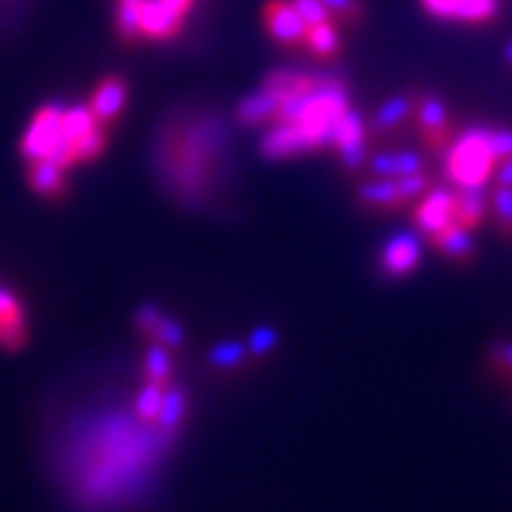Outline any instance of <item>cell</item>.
<instances>
[{
	"label": "cell",
	"instance_id": "38",
	"mask_svg": "<svg viewBox=\"0 0 512 512\" xmlns=\"http://www.w3.org/2000/svg\"><path fill=\"white\" fill-rule=\"evenodd\" d=\"M494 176H497L499 186H510L512 189V157L505 162H499L497 173H494Z\"/></svg>",
	"mask_w": 512,
	"mask_h": 512
},
{
	"label": "cell",
	"instance_id": "41",
	"mask_svg": "<svg viewBox=\"0 0 512 512\" xmlns=\"http://www.w3.org/2000/svg\"><path fill=\"white\" fill-rule=\"evenodd\" d=\"M136 3H144V0H136Z\"/></svg>",
	"mask_w": 512,
	"mask_h": 512
},
{
	"label": "cell",
	"instance_id": "5",
	"mask_svg": "<svg viewBox=\"0 0 512 512\" xmlns=\"http://www.w3.org/2000/svg\"><path fill=\"white\" fill-rule=\"evenodd\" d=\"M452 199H455V189L452 186H432L426 191L418 204L413 207V225L418 233H424L426 238H432L442 228L455 223L452 217Z\"/></svg>",
	"mask_w": 512,
	"mask_h": 512
},
{
	"label": "cell",
	"instance_id": "39",
	"mask_svg": "<svg viewBox=\"0 0 512 512\" xmlns=\"http://www.w3.org/2000/svg\"><path fill=\"white\" fill-rule=\"evenodd\" d=\"M165 3H168L173 11H178L181 16H186V14H191V8H194L196 0H165Z\"/></svg>",
	"mask_w": 512,
	"mask_h": 512
},
{
	"label": "cell",
	"instance_id": "13",
	"mask_svg": "<svg viewBox=\"0 0 512 512\" xmlns=\"http://www.w3.org/2000/svg\"><path fill=\"white\" fill-rule=\"evenodd\" d=\"M432 243V249L439 251L442 256H447L452 264H458V267H468V264L476 259V243L471 238V230L460 228L458 223L447 225L439 233H434L429 238Z\"/></svg>",
	"mask_w": 512,
	"mask_h": 512
},
{
	"label": "cell",
	"instance_id": "24",
	"mask_svg": "<svg viewBox=\"0 0 512 512\" xmlns=\"http://www.w3.org/2000/svg\"><path fill=\"white\" fill-rule=\"evenodd\" d=\"M162 400H165V390H162V387H155V384H144L142 392H139L134 400L136 421L155 426L157 416H160Z\"/></svg>",
	"mask_w": 512,
	"mask_h": 512
},
{
	"label": "cell",
	"instance_id": "19",
	"mask_svg": "<svg viewBox=\"0 0 512 512\" xmlns=\"http://www.w3.org/2000/svg\"><path fill=\"white\" fill-rule=\"evenodd\" d=\"M413 115V97H390V100L384 102L382 108L374 113L371 118L369 131L371 134H390V131H398L408 118Z\"/></svg>",
	"mask_w": 512,
	"mask_h": 512
},
{
	"label": "cell",
	"instance_id": "7",
	"mask_svg": "<svg viewBox=\"0 0 512 512\" xmlns=\"http://www.w3.org/2000/svg\"><path fill=\"white\" fill-rule=\"evenodd\" d=\"M421 262V238L411 230L392 236L379 254V272L384 277H408Z\"/></svg>",
	"mask_w": 512,
	"mask_h": 512
},
{
	"label": "cell",
	"instance_id": "3",
	"mask_svg": "<svg viewBox=\"0 0 512 512\" xmlns=\"http://www.w3.org/2000/svg\"><path fill=\"white\" fill-rule=\"evenodd\" d=\"M413 118H416L421 142L426 144L429 152L442 155L450 142L455 139L450 110L437 95H416L413 97Z\"/></svg>",
	"mask_w": 512,
	"mask_h": 512
},
{
	"label": "cell",
	"instance_id": "4",
	"mask_svg": "<svg viewBox=\"0 0 512 512\" xmlns=\"http://www.w3.org/2000/svg\"><path fill=\"white\" fill-rule=\"evenodd\" d=\"M264 29L283 48H304L306 24L290 0H267L262 11Z\"/></svg>",
	"mask_w": 512,
	"mask_h": 512
},
{
	"label": "cell",
	"instance_id": "26",
	"mask_svg": "<svg viewBox=\"0 0 512 512\" xmlns=\"http://www.w3.org/2000/svg\"><path fill=\"white\" fill-rule=\"evenodd\" d=\"M105 147H108V128L105 126H95L84 139L74 144L79 162H95L105 152Z\"/></svg>",
	"mask_w": 512,
	"mask_h": 512
},
{
	"label": "cell",
	"instance_id": "31",
	"mask_svg": "<svg viewBox=\"0 0 512 512\" xmlns=\"http://www.w3.org/2000/svg\"><path fill=\"white\" fill-rule=\"evenodd\" d=\"M398 181V189L400 194H403L405 202H413V199H421V196L426 194V191L432 189L434 183L432 178H429V173H413V176H403V178H395Z\"/></svg>",
	"mask_w": 512,
	"mask_h": 512
},
{
	"label": "cell",
	"instance_id": "37",
	"mask_svg": "<svg viewBox=\"0 0 512 512\" xmlns=\"http://www.w3.org/2000/svg\"><path fill=\"white\" fill-rule=\"evenodd\" d=\"M366 170L374 178H392L395 181V152H377V155H371L369 162H366Z\"/></svg>",
	"mask_w": 512,
	"mask_h": 512
},
{
	"label": "cell",
	"instance_id": "17",
	"mask_svg": "<svg viewBox=\"0 0 512 512\" xmlns=\"http://www.w3.org/2000/svg\"><path fill=\"white\" fill-rule=\"evenodd\" d=\"M186 411H189V395L181 390V387H173L170 384L165 390V400H162L160 416L155 421V429L162 432L165 437H176L178 429H181L183 418H186Z\"/></svg>",
	"mask_w": 512,
	"mask_h": 512
},
{
	"label": "cell",
	"instance_id": "36",
	"mask_svg": "<svg viewBox=\"0 0 512 512\" xmlns=\"http://www.w3.org/2000/svg\"><path fill=\"white\" fill-rule=\"evenodd\" d=\"M165 317V314H162L160 309H157L155 304H147V306H142V309L136 311L134 314V327H136V332H139V335L142 337H152V332H155V327L157 324H160V319Z\"/></svg>",
	"mask_w": 512,
	"mask_h": 512
},
{
	"label": "cell",
	"instance_id": "25",
	"mask_svg": "<svg viewBox=\"0 0 512 512\" xmlns=\"http://www.w3.org/2000/svg\"><path fill=\"white\" fill-rule=\"evenodd\" d=\"M246 361V348L241 343H233V340H225V343H217L212 351H209V364L217 366L223 371H233Z\"/></svg>",
	"mask_w": 512,
	"mask_h": 512
},
{
	"label": "cell",
	"instance_id": "14",
	"mask_svg": "<svg viewBox=\"0 0 512 512\" xmlns=\"http://www.w3.org/2000/svg\"><path fill=\"white\" fill-rule=\"evenodd\" d=\"M489 215V194L486 189H455L452 217L465 230H479Z\"/></svg>",
	"mask_w": 512,
	"mask_h": 512
},
{
	"label": "cell",
	"instance_id": "10",
	"mask_svg": "<svg viewBox=\"0 0 512 512\" xmlns=\"http://www.w3.org/2000/svg\"><path fill=\"white\" fill-rule=\"evenodd\" d=\"M27 186L48 202H63L68 196L66 170L50 160L27 162Z\"/></svg>",
	"mask_w": 512,
	"mask_h": 512
},
{
	"label": "cell",
	"instance_id": "8",
	"mask_svg": "<svg viewBox=\"0 0 512 512\" xmlns=\"http://www.w3.org/2000/svg\"><path fill=\"white\" fill-rule=\"evenodd\" d=\"M128 102V81L121 76H105L97 81V87L92 89L87 105L95 115V121L105 128H113L118 115L123 113Z\"/></svg>",
	"mask_w": 512,
	"mask_h": 512
},
{
	"label": "cell",
	"instance_id": "40",
	"mask_svg": "<svg viewBox=\"0 0 512 512\" xmlns=\"http://www.w3.org/2000/svg\"><path fill=\"white\" fill-rule=\"evenodd\" d=\"M505 61L512 66V42H510V45H507V50H505Z\"/></svg>",
	"mask_w": 512,
	"mask_h": 512
},
{
	"label": "cell",
	"instance_id": "15",
	"mask_svg": "<svg viewBox=\"0 0 512 512\" xmlns=\"http://www.w3.org/2000/svg\"><path fill=\"white\" fill-rule=\"evenodd\" d=\"M319 84V76L304 74V71H288V68H280V71H272L267 79L262 81L264 92H270L277 102L283 100V97H293V95H311Z\"/></svg>",
	"mask_w": 512,
	"mask_h": 512
},
{
	"label": "cell",
	"instance_id": "6",
	"mask_svg": "<svg viewBox=\"0 0 512 512\" xmlns=\"http://www.w3.org/2000/svg\"><path fill=\"white\" fill-rule=\"evenodd\" d=\"M29 340L27 306L14 290L0 285V348L19 353Z\"/></svg>",
	"mask_w": 512,
	"mask_h": 512
},
{
	"label": "cell",
	"instance_id": "32",
	"mask_svg": "<svg viewBox=\"0 0 512 512\" xmlns=\"http://www.w3.org/2000/svg\"><path fill=\"white\" fill-rule=\"evenodd\" d=\"M421 6L432 19L439 21H458V11L463 0H421Z\"/></svg>",
	"mask_w": 512,
	"mask_h": 512
},
{
	"label": "cell",
	"instance_id": "34",
	"mask_svg": "<svg viewBox=\"0 0 512 512\" xmlns=\"http://www.w3.org/2000/svg\"><path fill=\"white\" fill-rule=\"evenodd\" d=\"M426 160L418 152L411 149H403V152H395V178L413 176V173H424Z\"/></svg>",
	"mask_w": 512,
	"mask_h": 512
},
{
	"label": "cell",
	"instance_id": "33",
	"mask_svg": "<svg viewBox=\"0 0 512 512\" xmlns=\"http://www.w3.org/2000/svg\"><path fill=\"white\" fill-rule=\"evenodd\" d=\"M489 144H492V152L499 162H505L512 157V128L510 126H499L489 128Z\"/></svg>",
	"mask_w": 512,
	"mask_h": 512
},
{
	"label": "cell",
	"instance_id": "12",
	"mask_svg": "<svg viewBox=\"0 0 512 512\" xmlns=\"http://www.w3.org/2000/svg\"><path fill=\"white\" fill-rule=\"evenodd\" d=\"M309 152V144L301 136L296 123H272L262 139V155L267 160H288V157Z\"/></svg>",
	"mask_w": 512,
	"mask_h": 512
},
{
	"label": "cell",
	"instance_id": "20",
	"mask_svg": "<svg viewBox=\"0 0 512 512\" xmlns=\"http://www.w3.org/2000/svg\"><path fill=\"white\" fill-rule=\"evenodd\" d=\"M142 379L144 384H155L168 390L173 384V364H170V351L162 348L160 343H152L144 353V366H142Z\"/></svg>",
	"mask_w": 512,
	"mask_h": 512
},
{
	"label": "cell",
	"instance_id": "9",
	"mask_svg": "<svg viewBox=\"0 0 512 512\" xmlns=\"http://www.w3.org/2000/svg\"><path fill=\"white\" fill-rule=\"evenodd\" d=\"M183 19H186V16L173 11L165 0H144L142 8H139V29H142L144 40H176L183 29Z\"/></svg>",
	"mask_w": 512,
	"mask_h": 512
},
{
	"label": "cell",
	"instance_id": "21",
	"mask_svg": "<svg viewBox=\"0 0 512 512\" xmlns=\"http://www.w3.org/2000/svg\"><path fill=\"white\" fill-rule=\"evenodd\" d=\"M139 8H142V3H136V0H118V8H115V32H118L123 45H136V42L142 40Z\"/></svg>",
	"mask_w": 512,
	"mask_h": 512
},
{
	"label": "cell",
	"instance_id": "29",
	"mask_svg": "<svg viewBox=\"0 0 512 512\" xmlns=\"http://www.w3.org/2000/svg\"><path fill=\"white\" fill-rule=\"evenodd\" d=\"M293 8L298 11V16L304 19L306 27H317V24H327V21H335L330 14V8L324 6L322 0H290ZM337 24V21H335Z\"/></svg>",
	"mask_w": 512,
	"mask_h": 512
},
{
	"label": "cell",
	"instance_id": "11",
	"mask_svg": "<svg viewBox=\"0 0 512 512\" xmlns=\"http://www.w3.org/2000/svg\"><path fill=\"white\" fill-rule=\"evenodd\" d=\"M356 202L366 212H400L408 204L400 194L398 181L392 178H374V181L361 183L356 189Z\"/></svg>",
	"mask_w": 512,
	"mask_h": 512
},
{
	"label": "cell",
	"instance_id": "27",
	"mask_svg": "<svg viewBox=\"0 0 512 512\" xmlns=\"http://www.w3.org/2000/svg\"><path fill=\"white\" fill-rule=\"evenodd\" d=\"M324 6L330 8L332 19L345 27H356L358 21L364 19V6L361 0H322Z\"/></svg>",
	"mask_w": 512,
	"mask_h": 512
},
{
	"label": "cell",
	"instance_id": "28",
	"mask_svg": "<svg viewBox=\"0 0 512 512\" xmlns=\"http://www.w3.org/2000/svg\"><path fill=\"white\" fill-rule=\"evenodd\" d=\"M149 343H160L162 348H168V351H176L183 345V327L176 322L173 317H165L160 319V324L155 327L152 337H149Z\"/></svg>",
	"mask_w": 512,
	"mask_h": 512
},
{
	"label": "cell",
	"instance_id": "1",
	"mask_svg": "<svg viewBox=\"0 0 512 512\" xmlns=\"http://www.w3.org/2000/svg\"><path fill=\"white\" fill-rule=\"evenodd\" d=\"M494 173L497 157L489 144V128H465L442 152V176L452 189H486Z\"/></svg>",
	"mask_w": 512,
	"mask_h": 512
},
{
	"label": "cell",
	"instance_id": "30",
	"mask_svg": "<svg viewBox=\"0 0 512 512\" xmlns=\"http://www.w3.org/2000/svg\"><path fill=\"white\" fill-rule=\"evenodd\" d=\"M489 369L497 379L512 382V340L510 343H494L489 348Z\"/></svg>",
	"mask_w": 512,
	"mask_h": 512
},
{
	"label": "cell",
	"instance_id": "35",
	"mask_svg": "<svg viewBox=\"0 0 512 512\" xmlns=\"http://www.w3.org/2000/svg\"><path fill=\"white\" fill-rule=\"evenodd\" d=\"M275 345H277V332L270 330V327H259V330L251 332V340H249L251 356L256 358L270 356V353L275 351Z\"/></svg>",
	"mask_w": 512,
	"mask_h": 512
},
{
	"label": "cell",
	"instance_id": "18",
	"mask_svg": "<svg viewBox=\"0 0 512 512\" xmlns=\"http://www.w3.org/2000/svg\"><path fill=\"white\" fill-rule=\"evenodd\" d=\"M340 45H343V37H340V27H337L335 21H327V24H317V27L306 29L304 48H309V53L317 61H335L337 53H340Z\"/></svg>",
	"mask_w": 512,
	"mask_h": 512
},
{
	"label": "cell",
	"instance_id": "22",
	"mask_svg": "<svg viewBox=\"0 0 512 512\" xmlns=\"http://www.w3.org/2000/svg\"><path fill=\"white\" fill-rule=\"evenodd\" d=\"M95 126H100V123L95 121V115H92L87 102L84 105H71V108L63 110V136H66V142L76 144Z\"/></svg>",
	"mask_w": 512,
	"mask_h": 512
},
{
	"label": "cell",
	"instance_id": "23",
	"mask_svg": "<svg viewBox=\"0 0 512 512\" xmlns=\"http://www.w3.org/2000/svg\"><path fill=\"white\" fill-rule=\"evenodd\" d=\"M489 215L497 223L499 236L505 241H512V189L510 186H499L489 194Z\"/></svg>",
	"mask_w": 512,
	"mask_h": 512
},
{
	"label": "cell",
	"instance_id": "2",
	"mask_svg": "<svg viewBox=\"0 0 512 512\" xmlns=\"http://www.w3.org/2000/svg\"><path fill=\"white\" fill-rule=\"evenodd\" d=\"M63 110L66 108L61 102H48L32 115V121H29L19 144L24 162L50 160L55 149L63 147V144H71L63 136Z\"/></svg>",
	"mask_w": 512,
	"mask_h": 512
},
{
	"label": "cell",
	"instance_id": "16",
	"mask_svg": "<svg viewBox=\"0 0 512 512\" xmlns=\"http://www.w3.org/2000/svg\"><path fill=\"white\" fill-rule=\"evenodd\" d=\"M236 121L241 126H267L277 121V100L270 92H256V95L243 97L236 108Z\"/></svg>",
	"mask_w": 512,
	"mask_h": 512
}]
</instances>
